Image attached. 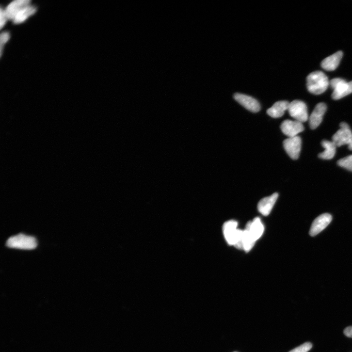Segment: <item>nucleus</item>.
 I'll return each mask as SVG.
<instances>
[{
    "instance_id": "4be33fe9",
    "label": "nucleus",
    "mask_w": 352,
    "mask_h": 352,
    "mask_svg": "<svg viewBox=\"0 0 352 352\" xmlns=\"http://www.w3.org/2000/svg\"><path fill=\"white\" fill-rule=\"evenodd\" d=\"M10 35L8 32H4L1 33L0 37V43H1V55H2V48L3 46L9 41Z\"/></svg>"
},
{
    "instance_id": "412c9836",
    "label": "nucleus",
    "mask_w": 352,
    "mask_h": 352,
    "mask_svg": "<svg viewBox=\"0 0 352 352\" xmlns=\"http://www.w3.org/2000/svg\"><path fill=\"white\" fill-rule=\"evenodd\" d=\"M312 344L310 342H306L301 346L293 349L289 352H308L312 348Z\"/></svg>"
},
{
    "instance_id": "9b49d317",
    "label": "nucleus",
    "mask_w": 352,
    "mask_h": 352,
    "mask_svg": "<svg viewBox=\"0 0 352 352\" xmlns=\"http://www.w3.org/2000/svg\"><path fill=\"white\" fill-rule=\"evenodd\" d=\"M326 110V105L324 103L316 105L309 117V125L312 129H316L320 125Z\"/></svg>"
},
{
    "instance_id": "1a4fd4ad",
    "label": "nucleus",
    "mask_w": 352,
    "mask_h": 352,
    "mask_svg": "<svg viewBox=\"0 0 352 352\" xmlns=\"http://www.w3.org/2000/svg\"><path fill=\"white\" fill-rule=\"evenodd\" d=\"M332 220V217L330 214L324 213L319 216L312 223L310 230V236H316L330 224Z\"/></svg>"
},
{
    "instance_id": "20e7f679",
    "label": "nucleus",
    "mask_w": 352,
    "mask_h": 352,
    "mask_svg": "<svg viewBox=\"0 0 352 352\" xmlns=\"http://www.w3.org/2000/svg\"><path fill=\"white\" fill-rule=\"evenodd\" d=\"M288 111L289 115L295 121L303 123L308 120L307 106L301 100H296L289 103Z\"/></svg>"
},
{
    "instance_id": "b1692460",
    "label": "nucleus",
    "mask_w": 352,
    "mask_h": 352,
    "mask_svg": "<svg viewBox=\"0 0 352 352\" xmlns=\"http://www.w3.org/2000/svg\"><path fill=\"white\" fill-rule=\"evenodd\" d=\"M344 334L346 336L352 338V326L346 328L344 330Z\"/></svg>"
},
{
    "instance_id": "4468645a",
    "label": "nucleus",
    "mask_w": 352,
    "mask_h": 352,
    "mask_svg": "<svg viewBox=\"0 0 352 352\" xmlns=\"http://www.w3.org/2000/svg\"><path fill=\"white\" fill-rule=\"evenodd\" d=\"M278 194L275 193L270 196L261 199L258 204V210L264 216H268L271 213L277 199Z\"/></svg>"
},
{
    "instance_id": "6e6552de",
    "label": "nucleus",
    "mask_w": 352,
    "mask_h": 352,
    "mask_svg": "<svg viewBox=\"0 0 352 352\" xmlns=\"http://www.w3.org/2000/svg\"><path fill=\"white\" fill-rule=\"evenodd\" d=\"M282 132L288 138L298 136V134L304 131L303 123L297 121L286 120L281 125Z\"/></svg>"
},
{
    "instance_id": "f3484780",
    "label": "nucleus",
    "mask_w": 352,
    "mask_h": 352,
    "mask_svg": "<svg viewBox=\"0 0 352 352\" xmlns=\"http://www.w3.org/2000/svg\"><path fill=\"white\" fill-rule=\"evenodd\" d=\"M321 145L324 148V151L319 154V157L323 160L333 159L336 154V146L334 142L324 140L321 142Z\"/></svg>"
},
{
    "instance_id": "ddd939ff",
    "label": "nucleus",
    "mask_w": 352,
    "mask_h": 352,
    "mask_svg": "<svg viewBox=\"0 0 352 352\" xmlns=\"http://www.w3.org/2000/svg\"><path fill=\"white\" fill-rule=\"evenodd\" d=\"M342 56L343 52L338 51L326 57L321 64V67L327 71L335 70L338 66Z\"/></svg>"
},
{
    "instance_id": "5701e85b",
    "label": "nucleus",
    "mask_w": 352,
    "mask_h": 352,
    "mask_svg": "<svg viewBox=\"0 0 352 352\" xmlns=\"http://www.w3.org/2000/svg\"><path fill=\"white\" fill-rule=\"evenodd\" d=\"M0 14H0V17H1L0 25H1V29H2L6 24L7 20H8V19L5 14V10H3L2 8L1 9V11H0Z\"/></svg>"
},
{
    "instance_id": "aec40b11",
    "label": "nucleus",
    "mask_w": 352,
    "mask_h": 352,
    "mask_svg": "<svg viewBox=\"0 0 352 352\" xmlns=\"http://www.w3.org/2000/svg\"><path fill=\"white\" fill-rule=\"evenodd\" d=\"M338 165L352 171V155L347 156L338 160Z\"/></svg>"
},
{
    "instance_id": "f03ea898",
    "label": "nucleus",
    "mask_w": 352,
    "mask_h": 352,
    "mask_svg": "<svg viewBox=\"0 0 352 352\" xmlns=\"http://www.w3.org/2000/svg\"><path fill=\"white\" fill-rule=\"evenodd\" d=\"M330 82L328 77L321 71H315L307 78V87L312 94L319 95L325 92Z\"/></svg>"
},
{
    "instance_id": "2eb2a0df",
    "label": "nucleus",
    "mask_w": 352,
    "mask_h": 352,
    "mask_svg": "<svg viewBox=\"0 0 352 352\" xmlns=\"http://www.w3.org/2000/svg\"><path fill=\"white\" fill-rule=\"evenodd\" d=\"M246 227L249 229L256 241L261 237L264 230L263 224L259 217L255 218L252 222H249Z\"/></svg>"
},
{
    "instance_id": "dca6fc26",
    "label": "nucleus",
    "mask_w": 352,
    "mask_h": 352,
    "mask_svg": "<svg viewBox=\"0 0 352 352\" xmlns=\"http://www.w3.org/2000/svg\"><path fill=\"white\" fill-rule=\"evenodd\" d=\"M289 104V103L287 101H277L267 110V113L273 118H279L288 110Z\"/></svg>"
},
{
    "instance_id": "a878e982",
    "label": "nucleus",
    "mask_w": 352,
    "mask_h": 352,
    "mask_svg": "<svg viewBox=\"0 0 352 352\" xmlns=\"http://www.w3.org/2000/svg\"></svg>"
},
{
    "instance_id": "39448f33",
    "label": "nucleus",
    "mask_w": 352,
    "mask_h": 352,
    "mask_svg": "<svg viewBox=\"0 0 352 352\" xmlns=\"http://www.w3.org/2000/svg\"><path fill=\"white\" fill-rule=\"evenodd\" d=\"M330 84L334 89L332 97L335 100L340 99L352 93V81L347 82L343 79L335 78Z\"/></svg>"
},
{
    "instance_id": "393cba45",
    "label": "nucleus",
    "mask_w": 352,
    "mask_h": 352,
    "mask_svg": "<svg viewBox=\"0 0 352 352\" xmlns=\"http://www.w3.org/2000/svg\"><path fill=\"white\" fill-rule=\"evenodd\" d=\"M348 148L350 150H352V139L348 145Z\"/></svg>"
},
{
    "instance_id": "7ed1b4c3",
    "label": "nucleus",
    "mask_w": 352,
    "mask_h": 352,
    "mask_svg": "<svg viewBox=\"0 0 352 352\" xmlns=\"http://www.w3.org/2000/svg\"><path fill=\"white\" fill-rule=\"evenodd\" d=\"M37 245L36 239L24 234H19L9 239L6 246L11 248L25 250L34 249Z\"/></svg>"
},
{
    "instance_id": "6ab92c4d",
    "label": "nucleus",
    "mask_w": 352,
    "mask_h": 352,
    "mask_svg": "<svg viewBox=\"0 0 352 352\" xmlns=\"http://www.w3.org/2000/svg\"><path fill=\"white\" fill-rule=\"evenodd\" d=\"M256 242L249 229L246 227V229L243 230V250L247 253L249 252L253 248Z\"/></svg>"
},
{
    "instance_id": "f8f14e48",
    "label": "nucleus",
    "mask_w": 352,
    "mask_h": 352,
    "mask_svg": "<svg viewBox=\"0 0 352 352\" xmlns=\"http://www.w3.org/2000/svg\"><path fill=\"white\" fill-rule=\"evenodd\" d=\"M31 3L30 0H16L11 2L4 10L8 20L13 21L16 15Z\"/></svg>"
},
{
    "instance_id": "9d476101",
    "label": "nucleus",
    "mask_w": 352,
    "mask_h": 352,
    "mask_svg": "<svg viewBox=\"0 0 352 352\" xmlns=\"http://www.w3.org/2000/svg\"><path fill=\"white\" fill-rule=\"evenodd\" d=\"M234 98L235 100L251 112H257L260 110V105L258 101L250 96L237 93L234 95Z\"/></svg>"
},
{
    "instance_id": "a211bd4d",
    "label": "nucleus",
    "mask_w": 352,
    "mask_h": 352,
    "mask_svg": "<svg viewBox=\"0 0 352 352\" xmlns=\"http://www.w3.org/2000/svg\"><path fill=\"white\" fill-rule=\"evenodd\" d=\"M36 11V8L31 4L23 9L16 16L13 22L16 24H21L29 17L33 15Z\"/></svg>"
},
{
    "instance_id": "423d86ee",
    "label": "nucleus",
    "mask_w": 352,
    "mask_h": 352,
    "mask_svg": "<svg viewBox=\"0 0 352 352\" xmlns=\"http://www.w3.org/2000/svg\"><path fill=\"white\" fill-rule=\"evenodd\" d=\"M302 141L300 137L288 138L283 142L284 148L292 160H297L302 149Z\"/></svg>"
},
{
    "instance_id": "0eeeda50",
    "label": "nucleus",
    "mask_w": 352,
    "mask_h": 352,
    "mask_svg": "<svg viewBox=\"0 0 352 352\" xmlns=\"http://www.w3.org/2000/svg\"><path fill=\"white\" fill-rule=\"evenodd\" d=\"M340 129L332 137V142L336 147L348 145L352 139V132L346 123H341L340 124Z\"/></svg>"
},
{
    "instance_id": "f257e3e1",
    "label": "nucleus",
    "mask_w": 352,
    "mask_h": 352,
    "mask_svg": "<svg viewBox=\"0 0 352 352\" xmlns=\"http://www.w3.org/2000/svg\"><path fill=\"white\" fill-rule=\"evenodd\" d=\"M238 223L234 220L225 222L223 225L225 239L229 245H233L238 249H243V230L237 228Z\"/></svg>"
}]
</instances>
